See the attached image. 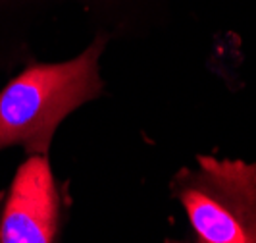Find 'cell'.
Here are the masks:
<instances>
[{
    "label": "cell",
    "instance_id": "4",
    "mask_svg": "<svg viewBox=\"0 0 256 243\" xmlns=\"http://www.w3.org/2000/svg\"><path fill=\"white\" fill-rule=\"evenodd\" d=\"M196 243H198V241H196Z\"/></svg>",
    "mask_w": 256,
    "mask_h": 243
},
{
    "label": "cell",
    "instance_id": "2",
    "mask_svg": "<svg viewBox=\"0 0 256 243\" xmlns=\"http://www.w3.org/2000/svg\"><path fill=\"white\" fill-rule=\"evenodd\" d=\"M198 243H256V164L202 154L174 179Z\"/></svg>",
    "mask_w": 256,
    "mask_h": 243
},
{
    "label": "cell",
    "instance_id": "1",
    "mask_svg": "<svg viewBox=\"0 0 256 243\" xmlns=\"http://www.w3.org/2000/svg\"><path fill=\"white\" fill-rule=\"evenodd\" d=\"M104 39L58 64H33L0 91V151L24 147L46 156L54 131L66 116L102 91L98 58Z\"/></svg>",
    "mask_w": 256,
    "mask_h": 243
},
{
    "label": "cell",
    "instance_id": "3",
    "mask_svg": "<svg viewBox=\"0 0 256 243\" xmlns=\"http://www.w3.org/2000/svg\"><path fill=\"white\" fill-rule=\"evenodd\" d=\"M60 191L46 156L18 168L0 216V243H58Z\"/></svg>",
    "mask_w": 256,
    "mask_h": 243
}]
</instances>
